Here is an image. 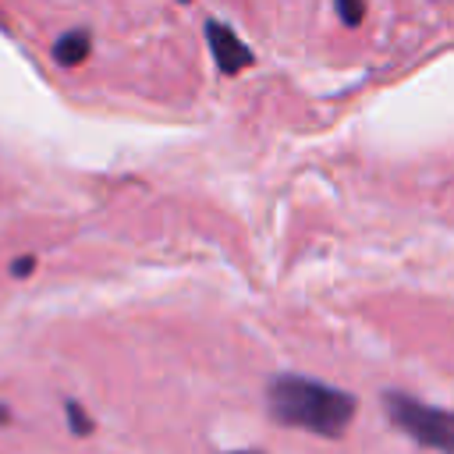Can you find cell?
Returning a JSON list of instances; mask_svg holds the SVG:
<instances>
[{"instance_id":"6da1fadb","label":"cell","mask_w":454,"mask_h":454,"mask_svg":"<svg viewBox=\"0 0 454 454\" xmlns=\"http://www.w3.org/2000/svg\"><path fill=\"white\" fill-rule=\"evenodd\" d=\"M266 408L280 426L305 429L326 440H340L358 411V401L348 390H337L330 383L280 372L266 387Z\"/></svg>"},{"instance_id":"7a4b0ae2","label":"cell","mask_w":454,"mask_h":454,"mask_svg":"<svg viewBox=\"0 0 454 454\" xmlns=\"http://www.w3.org/2000/svg\"><path fill=\"white\" fill-rule=\"evenodd\" d=\"M383 408H387V419L404 436H411L419 447L454 454V411L426 404V401H419L411 394H401V390H387Z\"/></svg>"},{"instance_id":"3957f363","label":"cell","mask_w":454,"mask_h":454,"mask_svg":"<svg viewBox=\"0 0 454 454\" xmlns=\"http://www.w3.org/2000/svg\"><path fill=\"white\" fill-rule=\"evenodd\" d=\"M206 43H209V50H213V60H216V67L223 71V74H238V71H245L248 64H252V50L241 43V35H234L223 21H206Z\"/></svg>"},{"instance_id":"277c9868","label":"cell","mask_w":454,"mask_h":454,"mask_svg":"<svg viewBox=\"0 0 454 454\" xmlns=\"http://www.w3.org/2000/svg\"><path fill=\"white\" fill-rule=\"evenodd\" d=\"M89 50H92V35L85 28H71L53 43V60L64 67H78L89 57Z\"/></svg>"},{"instance_id":"5b68a950","label":"cell","mask_w":454,"mask_h":454,"mask_svg":"<svg viewBox=\"0 0 454 454\" xmlns=\"http://www.w3.org/2000/svg\"><path fill=\"white\" fill-rule=\"evenodd\" d=\"M64 415H67V426H71L74 436H89L92 426H96V422L85 415V408H82L78 401H64Z\"/></svg>"},{"instance_id":"8992f818","label":"cell","mask_w":454,"mask_h":454,"mask_svg":"<svg viewBox=\"0 0 454 454\" xmlns=\"http://www.w3.org/2000/svg\"><path fill=\"white\" fill-rule=\"evenodd\" d=\"M333 4H337V18H340L348 28L362 25V18H365V0H333Z\"/></svg>"},{"instance_id":"52a82bcc","label":"cell","mask_w":454,"mask_h":454,"mask_svg":"<svg viewBox=\"0 0 454 454\" xmlns=\"http://www.w3.org/2000/svg\"><path fill=\"white\" fill-rule=\"evenodd\" d=\"M32 266H35V255H21V259L11 262V273H14V277H28Z\"/></svg>"},{"instance_id":"ba28073f","label":"cell","mask_w":454,"mask_h":454,"mask_svg":"<svg viewBox=\"0 0 454 454\" xmlns=\"http://www.w3.org/2000/svg\"><path fill=\"white\" fill-rule=\"evenodd\" d=\"M7 419H11V411H7L4 404H0V422H7Z\"/></svg>"},{"instance_id":"9c48e42d","label":"cell","mask_w":454,"mask_h":454,"mask_svg":"<svg viewBox=\"0 0 454 454\" xmlns=\"http://www.w3.org/2000/svg\"><path fill=\"white\" fill-rule=\"evenodd\" d=\"M231 454H259V450H231Z\"/></svg>"},{"instance_id":"30bf717a","label":"cell","mask_w":454,"mask_h":454,"mask_svg":"<svg viewBox=\"0 0 454 454\" xmlns=\"http://www.w3.org/2000/svg\"><path fill=\"white\" fill-rule=\"evenodd\" d=\"M177 4H192V0H177Z\"/></svg>"}]
</instances>
